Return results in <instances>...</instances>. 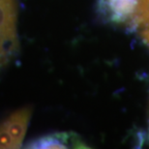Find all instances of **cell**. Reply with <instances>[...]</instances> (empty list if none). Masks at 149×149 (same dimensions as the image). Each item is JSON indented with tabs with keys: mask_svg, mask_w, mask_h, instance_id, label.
<instances>
[{
	"mask_svg": "<svg viewBox=\"0 0 149 149\" xmlns=\"http://www.w3.org/2000/svg\"><path fill=\"white\" fill-rule=\"evenodd\" d=\"M17 0H0V71L7 68L19 52Z\"/></svg>",
	"mask_w": 149,
	"mask_h": 149,
	"instance_id": "cell-1",
	"label": "cell"
},
{
	"mask_svg": "<svg viewBox=\"0 0 149 149\" xmlns=\"http://www.w3.org/2000/svg\"><path fill=\"white\" fill-rule=\"evenodd\" d=\"M26 148H87L77 134L72 132L53 133L41 136L26 144Z\"/></svg>",
	"mask_w": 149,
	"mask_h": 149,
	"instance_id": "cell-4",
	"label": "cell"
},
{
	"mask_svg": "<svg viewBox=\"0 0 149 149\" xmlns=\"http://www.w3.org/2000/svg\"><path fill=\"white\" fill-rule=\"evenodd\" d=\"M141 35L142 40H143L145 42V44L149 47V26H146V27L141 29Z\"/></svg>",
	"mask_w": 149,
	"mask_h": 149,
	"instance_id": "cell-6",
	"label": "cell"
},
{
	"mask_svg": "<svg viewBox=\"0 0 149 149\" xmlns=\"http://www.w3.org/2000/svg\"><path fill=\"white\" fill-rule=\"evenodd\" d=\"M148 139H149V138H148Z\"/></svg>",
	"mask_w": 149,
	"mask_h": 149,
	"instance_id": "cell-7",
	"label": "cell"
},
{
	"mask_svg": "<svg viewBox=\"0 0 149 149\" xmlns=\"http://www.w3.org/2000/svg\"><path fill=\"white\" fill-rule=\"evenodd\" d=\"M149 26V0H139V8L134 27L142 29Z\"/></svg>",
	"mask_w": 149,
	"mask_h": 149,
	"instance_id": "cell-5",
	"label": "cell"
},
{
	"mask_svg": "<svg viewBox=\"0 0 149 149\" xmlns=\"http://www.w3.org/2000/svg\"><path fill=\"white\" fill-rule=\"evenodd\" d=\"M32 109L20 108L0 121V148H20L27 132Z\"/></svg>",
	"mask_w": 149,
	"mask_h": 149,
	"instance_id": "cell-2",
	"label": "cell"
},
{
	"mask_svg": "<svg viewBox=\"0 0 149 149\" xmlns=\"http://www.w3.org/2000/svg\"><path fill=\"white\" fill-rule=\"evenodd\" d=\"M99 7L111 22L134 27L139 0H100Z\"/></svg>",
	"mask_w": 149,
	"mask_h": 149,
	"instance_id": "cell-3",
	"label": "cell"
}]
</instances>
